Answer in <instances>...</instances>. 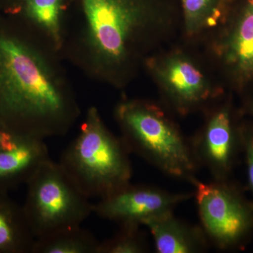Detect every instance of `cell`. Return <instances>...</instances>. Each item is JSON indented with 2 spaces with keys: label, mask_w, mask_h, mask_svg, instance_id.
<instances>
[{
  "label": "cell",
  "mask_w": 253,
  "mask_h": 253,
  "mask_svg": "<svg viewBox=\"0 0 253 253\" xmlns=\"http://www.w3.org/2000/svg\"><path fill=\"white\" fill-rule=\"evenodd\" d=\"M79 113L66 88L38 53L0 38V126L18 136H62Z\"/></svg>",
  "instance_id": "1"
},
{
  "label": "cell",
  "mask_w": 253,
  "mask_h": 253,
  "mask_svg": "<svg viewBox=\"0 0 253 253\" xmlns=\"http://www.w3.org/2000/svg\"><path fill=\"white\" fill-rule=\"evenodd\" d=\"M127 146L108 129L91 108L81 131L60 158V166L86 197L102 199L129 184Z\"/></svg>",
  "instance_id": "2"
},
{
  "label": "cell",
  "mask_w": 253,
  "mask_h": 253,
  "mask_svg": "<svg viewBox=\"0 0 253 253\" xmlns=\"http://www.w3.org/2000/svg\"><path fill=\"white\" fill-rule=\"evenodd\" d=\"M86 39L100 66L121 71L135 54L136 44L158 30L162 19L143 0H82Z\"/></svg>",
  "instance_id": "3"
},
{
  "label": "cell",
  "mask_w": 253,
  "mask_h": 253,
  "mask_svg": "<svg viewBox=\"0 0 253 253\" xmlns=\"http://www.w3.org/2000/svg\"><path fill=\"white\" fill-rule=\"evenodd\" d=\"M116 116L130 152L168 175L191 182L196 179L199 163L192 145L160 108L144 101H123Z\"/></svg>",
  "instance_id": "4"
},
{
  "label": "cell",
  "mask_w": 253,
  "mask_h": 253,
  "mask_svg": "<svg viewBox=\"0 0 253 253\" xmlns=\"http://www.w3.org/2000/svg\"><path fill=\"white\" fill-rule=\"evenodd\" d=\"M23 206L36 239L81 226L93 204L59 163L48 160L28 181Z\"/></svg>",
  "instance_id": "5"
},
{
  "label": "cell",
  "mask_w": 253,
  "mask_h": 253,
  "mask_svg": "<svg viewBox=\"0 0 253 253\" xmlns=\"http://www.w3.org/2000/svg\"><path fill=\"white\" fill-rule=\"evenodd\" d=\"M191 183L207 239L221 249L239 242L252 226L251 210L223 181L204 183L195 179Z\"/></svg>",
  "instance_id": "6"
},
{
  "label": "cell",
  "mask_w": 253,
  "mask_h": 253,
  "mask_svg": "<svg viewBox=\"0 0 253 253\" xmlns=\"http://www.w3.org/2000/svg\"><path fill=\"white\" fill-rule=\"evenodd\" d=\"M193 196L194 193L172 194L153 186H133L129 183L100 199L93 205V212L120 225H141L149 218L173 211L177 205Z\"/></svg>",
  "instance_id": "7"
},
{
  "label": "cell",
  "mask_w": 253,
  "mask_h": 253,
  "mask_svg": "<svg viewBox=\"0 0 253 253\" xmlns=\"http://www.w3.org/2000/svg\"><path fill=\"white\" fill-rule=\"evenodd\" d=\"M156 73L169 99L181 112L201 106L212 96L211 86L201 70L182 55L163 59L156 66Z\"/></svg>",
  "instance_id": "8"
},
{
  "label": "cell",
  "mask_w": 253,
  "mask_h": 253,
  "mask_svg": "<svg viewBox=\"0 0 253 253\" xmlns=\"http://www.w3.org/2000/svg\"><path fill=\"white\" fill-rule=\"evenodd\" d=\"M235 144L230 113L224 108L212 113L191 145L199 165L206 166L214 180L223 181L230 170Z\"/></svg>",
  "instance_id": "9"
},
{
  "label": "cell",
  "mask_w": 253,
  "mask_h": 253,
  "mask_svg": "<svg viewBox=\"0 0 253 253\" xmlns=\"http://www.w3.org/2000/svg\"><path fill=\"white\" fill-rule=\"evenodd\" d=\"M49 159L44 139L20 137L14 146L0 151V191L8 193L21 184H27Z\"/></svg>",
  "instance_id": "10"
},
{
  "label": "cell",
  "mask_w": 253,
  "mask_h": 253,
  "mask_svg": "<svg viewBox=\"0 0 253 253\" xmlns=\"http://www.w3.org/2000/svg\"><path fill=\"white\" fill-rule=\"evenodd\" d=\"M226 66L239 81L253 78V0H245L222 49Z\"/></svg>",
  "instance_id": "11"
},
{
  "label": "cell",
  "mask_w": 253,
  "mask_h": 253,
  "mask_svg": "<svg viewBox=\"0 0 253 253\" xmlns=\"http://www.w3.org/2000/svg\"><path fill=\"white\" fill-rule=\"evenodd\" d=\"M142 225L149 229L158 253H199L207 244L202 229L181 222L172 211L149 218Z\"/></svg>",
  "instance_id": "12"
},
{
  "label": "cell",
  "mask_w": 253,
  "mask_h": 253,
  "mask_svg": "<svg viewBox=\"0 0 253 253\" xmlns=\"http://www.w3.org/2000/svg\"><path fill=\"white\" fill-rule=\"evenodd\" d=\"M35 241L23 206L0 191V253H32Z\"/></svg>",
  "instance_id": "13"
},
{
  "label": "cell",
  "mask_w": 253,
  "mask_h": 253,
  "mask_svg": "<svg viewBox=\"0 0 253 253\" xmlns=\"http://www.w3.org/2000/svg\"><path fill=\"white\" fill-rule=\"evenodd\" d=\"M99 243L78 226L36 239L32 253H98Z\"/></svg>",
  "instance_id": "14"
},
{
  "label": "cell",
  "mask_w": 253,
  "mask_h": 253,
  "mask_svg": "<svg viewBox=\"0 0 253 253\" xmlns=\"http://www.w3.org/2000/svg\"><path fill=\"white\" fill-rule=\"evenodd\" d=\"M28 17L56 44L61 41L63 0H23Z\"/></svg>",
  "instance_id": "15"
},
{
  "label": "cell",
  "mask_w": 253,
  "mask_h": 253,
  "mask_svg": "<svg viewBox=\"0 0 253 253\" xmlns=\"http://www.w3.org/2000/svg\"><path fill=\"white\" fill-rule=\"evenodd\" d=\"M139 224H121V229L111 239L99 243L98 253H143L147 244L139 231Z\"/></svg>",
  "instance_id": "16"
},
{
  "label": "cell",
  "mask_w": 253,
  "mask_h": 253,
  "mask_svg": "<svg viewBox=\"0 0 253 253\" xmlns=\"http://www.w3.org/2000/svg\"><path fill=\"white\" fill-rule=\"evenodd\" d=\"M218 0H181L186 31L197 33L206 24L213 25L219 16Z\"/></svg>",
  "instance_id": "17"
},
{
  "label": "cell",
  "mask_w": 253,
  "mask_h": 253,
  "mask_svg": "<svg viewBox=\"0 0 253 253\" xmlns=\"http://www.w3.org/2000/svg\"><path fill=\"white\" fill-rule=\"evenodd\" d=\"M245 146H246V158H247L249 184L253 192V135L246 137Z\"/></svg>",
  "instance_id": "18"
},
{
  "label": "cell",
  "mask_w": 253,
  "mask_h": 253,
  "mask_svg": "<svg viewBox=\"0 0 253 253\" xmlns=\"http://www.w3.org/2000/svg\"><path fill=\"white\" fill-rule=\"evenodd\" d=\"M20 137L0 126V151L14 146Z\"/></svg>",
  "instance_id": "19"
}]
</instances>
